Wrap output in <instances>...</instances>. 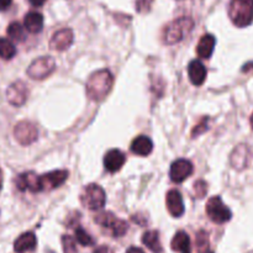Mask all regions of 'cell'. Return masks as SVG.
<instances>
[{"mask_svg": "<svg viewBox=\"0 0 253 253\" xmlns=\"http://www.w3.org/2000/svg\"><path fill=\"white\" fill-rule=\"evenodd\" d=\"M114 84V77L108 69L94 72L86 82V94L91 100H103L109 93Z\"/></svg>", "mask_w": 253, "mask_h": 253, "instance_id": "obj_1", "label": "cell"}, {"mask_svg": "<svg viewBox=\"0 0 253 253\" xmlns=\"http://www.w3.org/2000/svg\"><path fill=\"white\" fill-rule=\"evenodd\" d=\"M229 16L237 27H246L253 21V0H231Z\"/></svg>", "mask_w": 253, "mask_h": 253, "instance_id": "obj_2", "label": "cell"}, {"mask_svg": "<svg viewBox=\"0 0 253 253\" xmlns=\"http://www.w3.org/2000/svg\"><path fill=\"white\" fill-rule=\"evenodd\" d=\"M193 27H194V21L190 17H179L166 27L163 41L167 44L178 43L192 31Z\"/></svg>", "mask_w": 253, "mask_h": 253, "instance_id": "obj_3", "label": "cell"}, {"mask_svg": "<svg viewBox=\"0 0 253 253\" xmlns=\"http://www.w3.org/2000/svg\"><path fill=\"white\" fill-rule=\"evenodd\" d=\"M81 202L89 210L101 209L106 203V194L100 185L89 184L82 192Z\"/></svg>", "mask_w": 253, "mask_h": 253, "instance_id": "obj_4", "label": "cell"}, {"mask_svg": "<svg viewBox=\"0 0 253 253\" xmlns=\"http://www.w3.org/2000/svg\"><path fill=\"white\" fill-rule=\"evenodd\" d=\"M94 220H95L96 224L100 225L101 227H104V229H106L108 231H110V234L113 235L114 237L124 236L128 230L126 221L116 217L115 215L110 211L100 212Z\"/></svg>", "mask_w": 253, "mask_h": 253, "instance_id": "obj_5", "label": "cell"}, {"mask_svg": "<svg viewBox=\"0 0 253 253\" xmlns=\"http://www.w3.org/2000/svg\"><path fill=\"white\" fill-rule=\"evenodd\" d=\"M54 69H56V62L52 57H40L29 66L27 76L35 81H42V79L51 76Z\"/></svg>", "mask_w": 253, "mask_h": 253, "instance_id": "obj_6", "label": "cell"}, {"mask_svg": "<svg viewBox=\"0 0 253 253\" xmlns=\"http://www.w3.org/2000/svg\"><path fill=\"white\" fill-rule=\"evenodd\" d=\"M207 214L215 224H225L231 220V210L222 203L221 198L214 197L208 202Z\"/></svg>", "mask_w": 253, "mask_h": 253, "instance_id": "obj_7", "label": "cell"}, {"mask_svg": "<svg viewBox=\"0 0 253 253\" xmlns=\"http://www.w3.org/2000/svg\"><path fill=\"white\" fill-rule=\"evenodd\" d=\"M14 136L20 145L29 146L37 140L39 131H37L35 124H32L31 121L24 120L16 124L14 128Z\"/></svg>", "mask_w": 253, "mask_h": 253, "instance_id": "obj_8", "label": "cell"}, {"mask_svg": "<svg viewBox=\"0 0 253 253\" xmlns=\"http://www.w3.org/2000/svg\"><path fill=\"white\" fill-rule=\"evenodd\" d=\"M68 170L58 169L52 170V172L44 173L43 175L40 177V185L41 190H52L56 188L61 187L67 179H68Z\"/></svg>", "mask_w": 253, "mask_h": 253, "instance_id": "obj_9", "label": "cell"}, {"mask_svg": "<svg viewBox=\"0 0 253 253\" xmlns=\"http://www.w3.org/2000/svg\"><path fill=\"white\" fill-rule=\"evenodd\" d=\"M29 96V89L27 85L21 81H16L10 84L6 90V98L11 105L21 106L26 103Z\"/></svg>", "mask_w": 253, "mask_h": 253, "instance_id": "obj_10", "label": "cell"}, {"mask_svg": "<svg viewBox=\"0 0 253 253\" xmlns=\"http://www.w3.org/2000/svg\"><path fill=\"white\" fill-rule=\"evenodd\" d=\"M194 170L193 165L190 161L188 160H177L175 162L172 163L169 170L170 179L175 183H182L187 179L188 177H190Z\"/></svg>", "mask_w": 253, "mask_h": 253, "instance_id": "obj_11", "label": "cell"}, {"mask_svg": "<svg viewBox=\"0 0 253 253\" xmlns=\"http://www.w3.org/2000/svg\"><path fill=\"white\" fill-rule=\"evenodd\" d=\"M73 31L71 29H62L54 32L49 41V48L54 51H66L73 43Z\"/></svg>", "mask_w": 253, "mask_h": 253, "instance_id": "obj_12", "label": "cell"}, {"mask_svg": "<svg viewBox=\"0 0 253 253\" xmlns=\"http://www.w3.org/2000/svg\"><path fill=\"white\" fill-rule=\"evenodd\" d=\"M16 187L21 192H25V190H30L32 193L41 192L40 177L35 172L21 173L16 178Z\"/></svg>", "mask_w": 253, "mask_h": 253, "instance_id": "obj_13", "label": "cell"}, {"mask_svg": "<svg viewBox=\"0 0 253 253\" xmlns=\"http://www.w3.org/2000/svg\"><path fill=\"white\" fill-rule=\"evenodd\" d=\"M167 209L169 214L174 217H180L184 214V203H183L182 195L177 189L169 190L166 197Z\"/></svg>", "mask_w": 253, "mask_h": 253, "instance_id": "obj_14", "label": "cell"}, {"mask_svg": "<svg viewBox=\"0 0 253 253\" xmlns=\"http://www.w3.org/2000/svg\"><path fill=\"white\" fill-rule=\"evenodd\" d=\"M126 157L120 150H110L104 157V167L108 172L115 173L125 165Z\"/></svg>", "mask_w": 253, "mask_h": 253, "instance_id": "obj_15", "label": "cell"}, {"mask_svg": "<svg viewBox=\"0 0 253 253\" xmlns=\"http://www.w3.org/2000/svg\"><path fill=\"white\" fill-rule=\"evenodd\" d=\"M188 76H189L190 82L194 85L199 86L207 79V68H205V66L202 62L198 61V59H194L188 66Z\"/></svg>", "mask_w": 253, "mask_h": 253, "instance_id": "obj_16", "label": "cell"}, {"mask_svg": "<svg viewBox=\"0 0 253 253\" xmlns=\"http://www.w3.org/2000/svg\"><path fill=\"white\" fill-rule=\"evenodd\" d=\"M37 240L34 232H25L20 235L14 244V250L17 253L31 252L36 249Z\"/></svg>", "mask_w": 253, "mask_h": 253, "instance_id": "obj_17", "label": "cell"}, {"mask_svg": "<svg viewBox=\"0 0 253 253\" xmlns=\"http://www.w3.org/2000/svg\"><path fill=\"white\" fill-rule=\"evenodd\" d=\"M130 150L135 155L146 157V156H148L153 151V142L147 136L141 135L132 141Z\"/></svg>", "mask_w": 253, "mask_h": 253, "instance_id": "obj_18", "label": "cell"}, {"mask_svg": "<svg viewBox=\"0 0 253 253\" xmlns=\"http://www.w3.org/2000/svg\"><path fill=\"white\" fill-rule=\"evenodd\" d=\"M170 247L174 252L178 253H192V245H190V237L187 232L179 231L174 235Z\"/></svg>", "mask_w": 253, "mask_h": 253, "instance_id": "obj_19", "label": "cell"}, {"mask_svg": "<svg viewBox=\"0 0 253 253\" xmlns=\"http://www.w3.org/2000/svg\"><path fill=\"white\" fill-rule=\"evenodd\" d=\"M24 27L30 34H39L43 27V16L37 11H30L25 15Z\"/></svg>", "mask_w": 253, "mask_h": 253, "instance_id": "obj_20", "label": "cell"}, {"mask_svg": "<svg viewBox=\"0 0 253 253\" xmlns=\"http://www.w3.org/2000/svg\"><path fill=\"white\" fill-rule=\"evenodd\" d=\"M215 43H216V40H215V37L212 35H204L200 39L199 43H198V56L203 59H209L211 57L212 52H214Z\"/></svg>", "mask_w": 253, "mask_h": 253, "instance_id": "obj_21", "label": "cell"}, {"mask_svg": "<svg viewBox=\"0 0 253 253\" xmlns=\"http://www.w3.org/2000/svg\"><path fill=\"white\" fill-rule=\"evenodd\" d=\"M142 244L153 253H162V245H161L160 234L155 230L146 231L142 236Z\"/></svg>", "mask_w": 253, "mask_h": 253, "instance_id": "obj_22", "label": "cell"}, {"mask_svg": "<svg viewBox=\"0 0 253 253\" xmlns=\"http://www.w3.org/2000/svg\"><path fill=\"white\" fill-rule=\"evenodd\" d=\"M249 151H247L246 146H239L236 150L234 151L231 156V163L235 168L237 169H242L246 167L247 161H249Z\"/></svg>", "mask_w": 253, "mask_h": 253, "instance_id": "obj_23", "label": "cell"}, {"mask_svg": "<svg viewBox=\"0 0 253 253\" xmlns=\"http://www.w3.org/2000/svg\"><path fill=\"white\" fill-rule=\"evenodd\" d=\"M7 36L12 40V41L16 42H22L26 39V32H25V27L22 26L20 22H11V24L7 26Z\"/></svg>", "mask_w": 253, "mask_h": 253, "instance_id": "obj_24", "label": "cell"}, {"mask_svg": "<svg viewBox=\"0 0 253 253\" xmlns=\"http://www.w3.org/2000/svg\"><path fill=\"white\" fill-rule=\"evenodd\" d=\"M16 54V48L10 40L0 37V57L2 59H11Z\"/></svg>", "mask_w": 253, "mask_h": 253, "instance_id": "obj_25", "label": "cell"}, {"mask_svg": "<svg viewBox=\"0 0 253 253\" xmlns=\"http://www.w3.org/2000/svg\"><path fill=\"white\" fill-rule=\"evenodd\" d=\"M195 246H197L198 253H208L209 252L210 242H209V235L207 231H199L197 235V241H195Z\"/></svg>", "mask_w": 253, "mask_h": 253, "instance_id": "obj_26", "label": "cell"}, {"mask_svg": "<svg viewBox=\"0 0 253 253\" xmlns=\"http://www.w3.org/2000/svg\"><path fill=\"white\" fill-rule=\"evenodd\" d=\"M74 235H76V241L81 244L82 246H91V245H94V240L82 227H77Z\"/></svg>", "mask_w": 253, "mask_h": 253, "instance_id": "obj_27", "label": "cell"}, {"mask_svg": "<svg viewBox=\"0 0 253 253\" xmlns=\"http://www.w3.org/2000/svg\"><path fill=\"white\" fill-rule=\"evenodd\" d=\"M62 247H63L64 253H78L76 240L72 236H69V235H63L62 236Z\"/></svg>", "mask_w": 253, "mask_h": 253, "instance_id": "obj_28", "label": "cell"}, {"mask_svg": "<svg viewBox=\"0 0 253 253\" xmlns=\"http://www.w3.org/2000/svg\"><path fill=\"white\" fill-rule=\"evenodd\" d=\"M208 184L204 182V180H198L197 183L194 184V192L197 198H203L207 195L208 192Z\"/></svg>", "mask_w": 253, "mask_h": 253, "instance_id": "obj_29", "label": "cell"}, {"mask_svg": "<svg viewBox=\"0 0 253 253\" xmlns=\"http://www.w3.org/2000/svg\"><path fill=\"white\" fill-rule=\"evenodd\" d=\"M152 4L153 0H136V10L138 12H147L150 11Z\"/></svg>", "mask_w": 253, "mask_h": 253, "instance_id": "obj_30", "label": "cell"}, {"mask_svg": "<svg viewBox=\"0 0 253 253\" xmlns=\"http://www.w3.org/2000/svg\"><path fill=\"white\" fill-rule=\"evenodd\" d=\"M207 123H208V119H204V120H203L202 123L198 124V125L195 126L194 130H193V132H192L193 137H194V136L200 135V133H203L205 130H207V128H208V124Z\"/></svg>", "mask_w": 253, "mask_h": 253, "instance_id": "obj_31", "label": "cell"}, {"mask_svg": "<svg viewBox=\"0 0 253 253\" xmlns=\"http://www.w3.org/2000/svg\"><path fill=\"white\" fill-rule=\"evenodd\" d=\"M12 0H0V11H2V10H6L7 7L11 5Z\"/></svg>", "mask_w": 253, "mask_h": 253, "instance_id": "obj_32", "label": "cell"}, {"mask_svg": "<svg viewBox=\"0 0 253 253\" xmlns=\"http://www.w3.org/2000/svg\"><path fill=\"white\" fill-rule=\"evenodd\" d=\"M94 253H110V251H109V249L106 246H100L94 251Z\"/></svg>", "mask_w": 253, "mask_h": 253, "instance_id": "obj_33", "label": "cell"}, {"mask_svg": "<svg viewBox=\"0 0 253 253\" xmlns=\"http://www.w3.org/2000/svg\"><path fill=\"white\" fill-rule=\"evenodd\" d=\"M44 1H46V0H30V2H31L34 6H42V5L44 4Z\"/></svg>", "mask_w": 253, "mask_h": 253, "instance_id": "obj_34", "label": "cell"}, {"mask_svg": "<svg viewBox=\"0 0 253 253\" xmlns=\"http://www.w3.org/2000/svg\"><path fill=\"white\" fill-rule=\"evenodd\" d=\"M126 253H145V252H143L141 249H138V247H130Z\"/></svg>", "mask_w": 253, "mask_h": 253, "instance_id": "obj_35", "label": "cell"}, {"mask_svg": "<svg viewBox=\"0 0 253 253\" xmlns=\"http://www.w3.org/2000/svg\"><path fill=\"white\" fill-rule=\"evenodd\" d=\"M1 187H2V173L1 170H0V190H1Z\"/></svg>", "mask_w": 253, "mask_h": 253, "instance_id": "obj_36", "label": "cell"}, {"mask_svg": "<svg viewBox=\"0 0 253 253\" xmlns=\"http://www.w3.org/2000/svg\"><path fill=\"white\" fill-rule=\"evenodd\" d=\"M250 121H251V126H252V128H253V114H252V116H251V120H250Z\"/></svg>", "mask_w": 253, "mask_h": 253, "instance_id": "obj_37", "label": "cell"}]
</instances>
